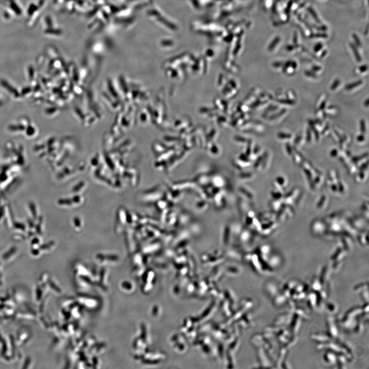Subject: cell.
Segmentation results:
<instances>
[{
  "instance_id": "6da1fadb",
  "label": "cell",
  "mask_w": 369,
  "mask_h": 369,
  "mask_svg": "<svg viewBox=\"0 0 369 369\" xmlns=\"http://www.w3.org/2000/svg\"><path fill=\"white\" fill-rule=\"evenodd\" d=\"M24 10L20 0H0V15L8 22L24 15Z\"/></svg>"
},
{
  "instance_id": "7a4b0ae2",
  "label": "cell",
  "mask_w": 369,
  "mask_h": 369,
  "mask_svg": "<svg viewBox=\"0 0 369 369\" xmlns=\"http://www.w3.org/2000/svg\"><path fill=\"white\" fill-rule=\"evenodd\" d=\"M47 6L46 0H32L24 10L26 24L28 27H34L41 19Z\"/></svg>"
}]
</instances>
